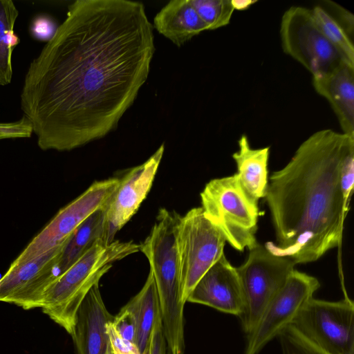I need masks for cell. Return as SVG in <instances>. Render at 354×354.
Wrapping results in <instances>:
<instances>
[{"mask_svg": "<svg viewBox=\"0 0 354 354\" xmlns=\"http://www.w3.org/2000/svg\"><path fill=\"white\" fill-rule=\"evenodd\" d=\"M339 182L344 203L348 209L354 186V147L344 156L340 169Z\"/></svg>", "mask_w": 354, "mask_h": 354, "instance_id": "obj_25", "label": "cell"}, {"mask_svg": "<svg viewBox=\"0 0 354 354\" xmlns=\"http://www.w3.org/2000/svg\"><path fill=\"white\" fill-rule=\"evenodd\" d=\"M32 127L26 116L11 122H0V140L30 138Z\"/></svg>", "mask_w": 354, "mask_h": 354, "instance_id": "obj_26", "label": "cell"}, {"mask_svg": "<svg viewBox=\"0 0 354 354\" xmlns=\"http://www.w3.org/2000/svg\"><path fill=\"white\" fill-rule=\"evenodd\" d=\"M324 3L327 5L328 8H324L342 26L352 39L354 32L353 15L333 1H325Z\"/></svg>", "mask_w": 354, "mask_h": 354, "instance_id": "obj_29", "label": "cell"}, {"mask_svg": "<svg viewBox=\"0 0 354 354\" xmlns=\"http://www.w3.org/2000/svg\"><path fill=\"white\" fill-rule=\"evenodd\" d=\"M57 27L50 17L39 16L32 21L30 31L32 37L36 39L48 41L54 35Z\"/></svg>", "mask_w": 354, "mask_h": 354, "instance_id": "obj_30", "label": "cell"}, {"mask_svg": "<svg viewBox=\"0 0 354 354\" xmlns=\"http://www.w3.org/2000/svg\"><path fill=\"white\" fill-rule=\"evenodd\" d=\"M280 38L283 52L313 77L328 73L345 62L322 32L308 8L292 6L283 13Z\"/></svg>", "mask_w": 354, "mask_h": 354, "instance_id": "obj_9", "label": "cell"}, {"mask_svg": "<svg viewBox=\"0 0 354 354\" xmlns=\"http://www.w3.org/2000/svg\"><path fill=\"white\" fill-rule=\"evenodd\" d=\"M187 301L237 317L241 315L243 295L239 275L224 254L200 279Z\"/></svg>", "mask_w": 354, "mask_h": 354, "instance_id": "obj_14", "label": "cell"}, {"mask_svg": "<svg viewBox=\"0 0 354 354\" xmlns=\"http://www.w3.org/2000/svg\"><path fill=\"white\" fill-rule=\"evenodd\" d=\"M225 242L222 233L205 216L201 207L181 216L177 247L184 303L200 279L224 254Z\"/></svg>", "mask_w": 354, "mask_h": 354, "instance_id": "obj_8", "label": "cell"}, {"mask_svg": "<svg viewBox=\"0 0 354 354\" xmlns=\"http://www.w3.org/2000/svg\"><path fill=\"white\" fill-rule=\"evenodd\" d=\"M238 145L239 150L232 154L237 168L236 174L245 192L259 201L265 198L268 185L270 147L252 148L245 134L241 136Z\"/></svg>", "mask_w": 354, "mask_h": 354, "instance_id": "obj_18", "label": "cell"}, {"mask_svg": "<svg viewBox=\"0 0 354 354\" xmlns=\"http://www.w3.org/2000/svg\"><path fill=\"white\" fill-rule=\"evenodd\" d=\"M123 307L128 310L134 318L135 344L140 354H149L154 325L161 317L158 292L154 278L150 271L142 289Z\"/></svg>", "mask_w": 354, "mask_h": 354, "instance_id": "obj_19", "label": "cell"}, {"mask_svg": "<svg viewBox=\"0 0 354 354\" xmlns=\"http://www.w3.org/2000/svg\"><path fill=\"white\" fill-rule=\"evenodd\" d=\"M153 26L178 47L208 30L190 0L170 1L156 14Z\"/></svg>", "mask_w": 354, "mask_h": 354, "instance_id": "obj_17", "label": "cell"}, {"mask_svg": "<svg viewBox=\"0 0 354 354\" xmlns=\"http://www.w3.org/2000/svg\"><path fill=\"white\" fill-rule=\"evenodd\" d=\"M295 266L292 259L273 254L259 243L249 250L245 261L236 268L243 295V308L239 317L246 335L282 288Z\"/></svg>", "mask_w": 354, "mask_h": 354, "instance_id": "obj_6", "label": "cell"}, {"mask_svg": "<svg viewBox=\"0 0 354 354\" xmlns=\"http://www.w3.org/2000/svg\"><path fill=\"white\" fill-rule=\"evenodd\" d=\"M119 183L120 178H118L94 182L76 198L60 209L18 257L33 258L65 245L81 223L93 212L107 205Z\"/></svg>", "mask_w": 354, "mask_h": 354, "instance_id": "obj_11", "label": "cell"}, {"mask_svg": "<svg viewBox=\"0 0 354 354\" xmlns=\"http://www.w3.org/2000/svg\"><path fill=\"white\" fill-rule=\"evenodd\" d=\"M281 354H326L306 340L292 326L278 336Z\"/></svg>", "mask_w": 354, "mask_h": 354, "instance_id": "obj_24", "label": "cell"}, {"mask_svg": "<svg viewBox=\"0 0 354 354\" xmlns=\"http://www.w3.org/2000/svg\"><path fill=\"white\" fill-rule=\"evenodd\" d=\"M118 334L125 340L135 343L136 323L132 314L122 307L112 322Z\"/></svg>", "mask_w": 354, "mask_h": 354, "instance_id": "obj_27", "label": "cell"}, {"mask_svg": "<svg viewBox=\"0 0 354 354\" xmlns=\"http://www.w3.org/2000/svg\"><path fill=\"white\" fill-rule=\"evenodd\" d=\"M311 12L315 23L325 37L339 53L344 61L354 66L353 39L323 7L316 6Z\"/></svg>", "mask_w": 354, "mask_h": 354, "instance_id": "obj_22", "label": "cell"}, {"mask_svg": "<svg viewBox=\"0 0 354 354\" xmlns=\"http://www.w3.org/2000/svg\"><path fill=\"white\" fill-rule=\"evenodd\" d=\"M201 200L205 216L233 248L243 252L259 243V201L245 192L236 174L209 180L201 193Z\"/></svg>", "mask_w": 354, "mask_h": 354, "instance_id": "obj_5", "label": "cell"}, {"mask_svg": "<svg viewBox=\"0 0 354 354\" xmlns=\"http://www.w3.org/2000/svg\"><path fill=\"white\" fill-rule=\"evenodd\" d=\"M181 216L162 208L139 251L149 261L154 278L161 313L163 334L169 354L185 351L184 315L177 231Z\"/></svg>", "mask_w": 354, "mask_h": 354, "instance_id": "obj_3", "label": "cell"}, {"mask_svg": "<svg viewBox=\"0 0 354 354\" xmlns=\"http://www.w3.org/2000/svg\"><path fill=\"white\" fill-rule=\"evenodd\" d=\"M190 1L208 30H215L227 26L234 11L231 0Z\"/></svg>", "mask_w": 354, "mask_h": 354, "instance_id": "obj_23", "label": "cell"}, {"mask_svg": "<svg viewBox=\"0 0 354 354\" xmlns=\"http://www.w3.org/2000/svg\"><path fill=\"white\" fill-rule=\"evenodd\" d=\"M292 326L326 354H354V304L348 297L337 301L311 298Z\"/></svg>", "mask_w": 354, "mask_h": 354, "instance_id": "obj_7", "label": "cell"}, {"mask_svg": "<svg viewBox=\"0 0 354 354\" xmlns=\"http://www.w3.org/2000/svg\"><path fill=\"white\" fill-rule=\"evenodd\" d=\"M354 137L331 129L306 139L282 169L268 179L265 196L276 243L264 245L273 254L295 264L318 260L341 243L348 209L339 176Z\"/></svg>", "mask_w": 354, "mask_h": 354, "instance_id": "obj_2", "label": "cell"}, {"mask_svg": "<svg viewBox=\"0 0 354 354\" xmlns=\"http://www.w3.org/2000/svg\"><path fill=\"white\" fill-rule=\"evenodd\" d=\"M105 207L93 212L79 225L70 237L63 249L57 264V276L75 263L97 241L102 240L106 243L104 241Z\"/></svg>", "mask_w": 354, "mask_h": 354, "instance_id": "obj_20", "label": "cell"}, {"mask_svg": "<svg viewBox=\"0 0 354 354\" xmlns=\"http://www.w3.org/2000/svg\"><path fill=\"white\" fill-rule=\"evenodd\" d=\"M113 318L105 306L99 283L95 284L77 313L71 336L77 354H109L111 348L106 326Z\"/></svg>", "mask_w": 354, "mask_h": 354, "instance_id": "obj_15", "label": "cell"}, {"mask_svg": "<svg viewBox=\"0 0 354 354\" xmlns=\"http://www.w3.org/2000/svg\"><path fill=\"white\" fill-rule=\"evenodd\" d=\"M138 251L139 244L133 241L107 244L99 240L48 287L42 312L72 336L78 309L90 289L115 262Z\"/></svg>", "mask_w": 354, "mask_h": 354, "instance_id": "obj_4", "label": "cell"}, {"mask_svg": "<svg viewBox=\"0 0 354 354\" xmlns=\"http://www.w3.org/2000/svg\"><path fill=\"white\" fill-rule=\"evenodd\" d=\"M109 354H112V353H111V351H110V352L109 353Z\"/></svg>", "mask_w": 354, "mask_h": 354, "instance_id": "obj_32", "label": "cell"}, {"mask_svg": "<svg viewBox=\"0 0 354 354\" xmlns=\"http://www.w3.org/2000/svg\"><path fill=\"white\" fill-rule=\"evenodd\" d=\"M144 5L77 0L30 62L20 95L39 147L70 151L113 131L146 82L155 53Z\"/></svg>", "mask_w": 354, "mask_h": 354, "instance_id": "obj_1", "label": "cell"}, {"mask_svg": "<svg viewBox=\"0 0 354 354\" xmlns=\"http://www.w3.org/2000/svg\"><path fill=\"white\" fill-rule=\"evenodd\" d=\"M19 11L11 0H0V86L10 83L12 78V55L20 42L14 32Z\"/></svg>", "mask_w": 354, "mask_h": 354, "instance_id": "obj_21", "label": "cell"}, {"mask_svg": "<svg viewBox=\"0 0 354 354\" xmlns=\"http://www.w3.org/2000/svg\"><path fill=\"white\" fill-rule=\"evenodd\" d=\"M65 245L33 258L17 257L0 278V301L26 310L40 308L46 289L57 277Z\"/></svg>", "mask_w": 354, "mask_h": 354, "instance_id": "obj_12", "label": "cell"}, {"mask_svg": "<svg viewBox=\"0 0 354 354\" xmlns=\"http://www.w3.org/2000/svg\"><path fill=\"white\" fill-rule=\"evenodd\" d=\"M106 327L112 354H140L135 343L124 339L118 334L114 328L112 322H109Z\"/></svg>", "mask_w": 354, "mask_h": 354, "instance_id": "obj_28", "label": "cell"}, {"mask_svg": "<svg viewBox=\"0 0 354 354\" xmlns=\"http://www.w3.org/2000/svg\"><path fill=\"white\" fill-rule=\"evenodd\" d=\"M319 287L316 277L294 269L254 328L246 335L243 354H258L268 343L292 325Z\"/></svg>", "mask_w": 354, "mask_h": 354, "instance_id": "obj_10", "label": "cell"}, {"mask_svg": "<svg viewBox=\"0 0 354 354\" xmlns=\"http://www.w3.org/2000/svg\"><path fill=\"white\" fill-rule=\"evenodd\" d=\"M313 85L330 104L342 133L354 137V66L342 62L328 73L313 77Z\"/></svg>", "mask_w": 354, "mask_h": 354, "instance_id": "obj_16", "label": "cell"}, {"mask_svg": "<svg viewBox=\"0 0 354 354\" xmlns=\"http://www.w3.org/2000/svg\"><path fill=\"white\" fill-rule=\"evenodd\" d=\"M165 150L164 144L145 162L131 168L120 178L119 185L104 209V241H114L115 234L137 212L149 192Z\"/></svg>", "mask_w": 354, "mask_h": 354, "instance_id": "obj_13", "label": "cell"}, {"mask_svg": "<svg viewBox=\"0 0 354 354\" xmlns=\"http://www.w3.org/2000/svg\"><path fill=\"white\" fill-rule=\"evenodd\" d=\"M256 2L257 1L251 0H231L234 10H238L240 11L247 10Z\"/></svg>", "mask_w": 354, "mask_h": 354, "instance_id": "obj_31", "label": "cell"}]
</instances>
